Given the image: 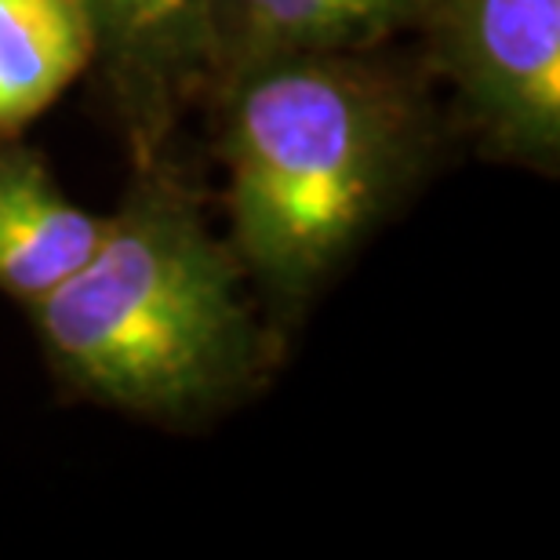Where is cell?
Segmentation results:
<instances>
[{"label": "cell", "instance_id": "277c9868", "mask_svg": "<svg viewBox=\"0 0 560 560\" xmlns=\"http://www.w3.org/2000/svg\"><path fill=\"white\" fill-rule=\"evenodd\" d=\"M95 33V66L142 164H153L167 131L208 88L211 0H84Z\"/></svg>", "mask_w": 560, "mask_h": 560}, {"label": "cell", "instance_id": "8992f818", "mask_svg": "<svg viewBox=\"0 0 560 560\" xmlns=\"http://www.w3.org/2000/svg\"><path fill=\"white\" fill-rule=\"evenodd\" d=\"M106 226L109 215L73 205L33 145L0 136V291L8 299L33 306L55 291L92 259Z\"/></svg>", "mask_w": 560, "mask_h": 560}, {"label": "cell", "instance_id": "5b68a950", "mask_svg": "<svg viewBox=\"0 0 560 560\" xmlns=\"http://www.w3.org/2000/svg\"><path fill=\"white\" fill-rule=\"evenodd\" d=\"M425 8L430 0H211L208 88L295 55L375 51L419 26Z\"/></svg>", "mask_w": 560, "mask_h": 560}, {"label": "cell", "instance_id": "52a82bcc", "mask_svg": "<svg viewBox=\"0 0 560 560\" xmlns=\"http://www.w3.org/2000/svg\"><path fill=\"white\" fill-rule=\"evenodd\" d=\"M92 66L84 0H0V136H19Z\"/></svg>", "mask_w": 560, "mask_h": 560}, {"label": "cell", "instance_id": "6da1fadb", "mask_svg": "<svg viewBox=\"0 0 560 560\" xmlns=\"http://www.w3.org/2000/svg\"><path fill=\"white\" fill-rule=\"evenodd\" d=\"M230 248L266 295L306 302L430 164V109L372 51L295 55L219 88Z\"/></svg>", "mask_w": 560, "mask_h": 560}, {"label": "cell", "instance_id": "7a4b0ae2", "mask_svg": "<svg viewBox=\"0 0 560 560\" xmlns=\"http://www.w3.org/2000/svg\"><path fill=\"white\" fill-rule=\"evenodd\" d=\"M237 255L194 194L142 164L95 255L30 320L62 383L153 422H200L255 386L262 339Z\"/></svg>", "mask_w": 560, "mask_h": 560}, {"label": "cell", "instance_id": "3957f363", "mask_svg": "<svg viewBox=\"0 0 560 560\" xmlns=\"http://www.w3.org/2000/svg\"><path fill=\"white\" fill-rule=\"evenodd\" d=\"M436 73L499 161L560 167V0H430Z\"/></svg>", "mask_w": 560, "mask_h": 560}]
</instances>
